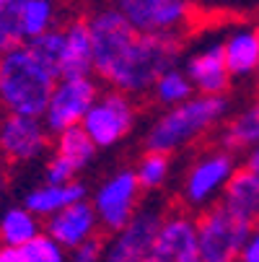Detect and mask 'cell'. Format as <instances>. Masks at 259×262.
Wrapping results in <instances>:
<instances>
[{"instance_id": "1", "label": "cell", "mask_w": 259, "mask_h": 262, "mask_svg": "<svg viewBox=\"0 0 259 262\" xmlns=\"http://www.w3.org/2000/svg\"><path fill=\"white\" fill-rule=\"evenodd\" d=\"M55 83L57 76L36 60L26 45L0 52V109L6 115L42 120Z\"/></svg>"}, {"instance_id": "2", "label": "cell", "mask_w": 259, "mask_h": 262, "mask_svg": "<svg viewBox=\"0 0 259 262\" xmlns=\"http://www.w3.org/2000/svg\"><path fill=\"white\" fill-rule=\"evenodd\" d=\"M228 106H231L228 96H202V94H195L179 106H169L145 133V151L171 156L181 148L202 140L218 125H223Z\"/></svg>"}, {"instance_id": "3", "label": "cell", "mask_w": 259, "mask_h": 262, "mask_svg": "<svg viewBox=\"0 0 259 262\" xmlns=\"http://www.w3.org/2000/svg\"><path fill=\"white\" fill-rule=\"evenodd\" d=\"M184 36H163V34H137L114 68L106 73L104 83L127 96L151 91L156 78L169 68L179 65Z\"/></svg>"}, {"instance_id": "4", "label": "cell", "mask_w": 259, "mask_h": 262, "mask_svg": "<svg viewBox=\"0 0 259 262\" xmlns=\"http://www.w3.org/2000/svg\"><path fill=\"white\" fill-rule=\"evenodd\" d=\"M251 226L226 205H210L197 218V249L202 262H239Z\"/></svg>"}, {"instance_id": "5", "label": "cell", "mask_w": 259, "mask_h": 262, "mask_svg": "<svg viewBox=\"0 0 259 262\" xmlns=\"http://www.w3.org/2000/svg\"><path fill=\"white\" fill-rule=\"evenodd\" d=\"M236 169V159L226 148H210V151L200 154L184 174L181 203L190 210H207L220 200Z\"/></svg>"}, {"instance_id": "6", "label": "cell", "mask_w": 259, "mask_h": 262, "mask_svg": "<svg viewBox=\"0 0 259 262\" xmlns=\"http://www.w3.org/2000/svg\"><path fill=\"white\" fill-rule=\"evenodd\" d=\"M137 34H163L184 36L195 24L190 0H109Z\"/></svg>"}, {"instance_id": "7", "label": "cell", "mask_w": 259, "mask_h": 262, "mask_svg": "<svg viewBox=\"0 0 259 262\" xmlns=\"http://www.w3.org/2000/svg\"><path fill=\"white\" fill-rule=\"evenodd\" d=\"M135 120H137V109L132 96L112 89L106 94H99V99L88 106L81 127L96 148H112L130 135Z\"/></svg>"}, {"instance_id": "8", "label": "cell", "mask_w": 259, "mask_h": 262, "mask_svg": "<svg viewBox=\"0 0 259 262\" xmlns=\"http://www.w3.org/2000/svg\"><path fill=\"white\" fill-rule=\"evenodd\" d=\"M99 99V86L91 76L81 78H57L50 104L42 115L50 135H60L70 127H78L86 117L88 106Z\"/></svg>"}, {"instance_id": "9", "label": "cell", "mask_w": 259, "mask_h": 262, "mask_svg": "<svg viewBox=\"0 0 259 262\" xmlns=\"http://www.w3.org/2000/svg\"><path fill=\"white\" fill-rule=\"evenodd\" d=\"M86 26H88V34H91L93 73L104 81L106 73L114 68V62L122 57V52L130 47V42L137 36V31L112 6L96 8L86 18Z\"/></svg>"}, {"instance_id": "10", "label": "cell", "mask_w": 259, "mask_h": 262, "mask_svg": "<svg viewBox=\"0 0 259 262\" xmlns=\"http://www.w3.org/2000/svg\"><path fill=\"white\" fill-rule=\"evenodd\" d=\"M140 184L132 169H120L112 177H106L93 195V210L99 218V226L109 234L127 226V221L137 213L140 203Z\"/></svg>"}, {"instance_id": "11", "label": "cell", "mask_w": 259, "mask_h": 262, "mask_svg": "<svg viewBox=\"0 0 259 262\" xmlns=\"http://www.w3.org/2000/svg\"><path fill=\"white\" fill-rule=\"evenodd\" d=\"M161 223H163V210L137 208V213L127 221V226L114 231L112 239L104 244L101 262H145L156 244Z\"/></svg>"}, {"instance_id": "12", "label": "cell", "mask_w": 259, "mask_h": 262, "mask_svg": "<svg viewBox=\"0 0 259 262\" xmlns=\"http://www.w3.org/2000/svg\"><path fill=\"white\" fill-rule=\"evenodd\" d=\"M50 130L39 117L3 115L0 117V154L8 164H31L47 156Z\"/></svg>"}, {"instance_id": "13", "label": "cell", "mask_w": 259, "mask_h": 262, "mask_svg": "<svg viewBox=\"0 0 259 262\" xmlns=\"http://www.w3.org/2000/svg\"><path fill=\"white\" fill-rule=\"evenodd\" d=\"M145 262H202L197 249V221L190 213L163 215L161 231Z\"/></svg>"}, {"instance_id": "14", "label": "cell", "mask_w": 259, "mask_h": 262, "mask_svg": "<svg viewBox=\"0 0 259 262\" xmlns=\"http://www.w3.org/2000/svg\"><path fill=\"white\" fill-rule=\"evenodd\" d=\"M181 70L192 81L195 94H202V96H226L231 86V73L226 68L223 45L220 42H210L202 50L192 52L184 60Z\"/></svg>"}, {"instance_id": "15", "label": "cell", "mask_w": 259, "mask_h": 262, "mask_svg": "<svg viewBox=\"0 0 259 262\" xmlns=\"http://www.w3.org/2000/svg\"><path fill=\"white\" fill-rule=\"evenodd\" d=\"M99 218H96V210L88 200H81L76 205H70L55 215H50L44 221L42 231L47 236H52L62 249H76L81 247L83 242L99 236Z\"/></svg>"}, {"instance_id": "16", "label": "cell", "mask_w": 259, "mask_h": 262, "mask_svg": "<svg viewBox=\"0 0 259 262\" xmlns=\"http://www.w3.org/2000/svg\"><path fill=\"white\" fill-rule=\"evenodd\" d=\"M218 203L226 205L241 221H246L251 229H259V174L249 171L246 166H239Z\"/></svg>"}, {"instance_id": "17", "label": "cell", "mask_w": 259, "mask_h": 262, "mask_svg": "<svg viewBox=\"0 0 259 262\" xmlns=\"http://www.w3.org/2000/svg\"><path fill=\"white\" fill-rule=\"evenodd\" d=\"M88 190L83 182H70V184H50L42 182L39 187H34L31 192H26L23 198V208L29 213H34L36 218H50L70 205H76L81 200H86Z\"/></svg>"}, {"instance_id": "18", "label": "cell", "mask_w": 259, "mask_h": 262, "mask_svg": "<svg viewBox=\"0 0 259 262\" xmlns=\"http://www.w3.org/2000/svg\"><path fill=\"white\" fill-rule=\"evenodd\" d=\"M220 45L231 78H246L259 70V26H236Z\"/></svg>"}, {"instance_id": "19", "label": "cell", "mask_w": 259, "mask_h": 262, "mask_svg": "<svg viewBox=\"0 0 259 262\" xmlns=\"http://www.w3.org/2000/svg\"><path fill=\"white\" fill-rule=\"evenodd\" d=\"M65 50L57 78H81L93 73V52H91V34L86 18L70 21L65 29Z\"/></svg>"}, {"instance_id": "20", "label": "cell", "mask_w": 259, "mask_h": 262, "mask_svg": "<svg viewBox=\"0 0 259 262\" xmlns=\"http://www.w3.org/2000/svg\"><path fill=\"white\" fill-rule=\"evenodd\" d=\"M220 148L226 151H249V148L259 145V99H254L249 106H244L239 115H233L223 130L218 135Z\"/></svg>"}, {"instance_id": "21", "label": "cell", "mask_w": 259, "mask_h": 262, "mask_svg": "<svg viewBox=\"0 0 259 262\" xmlns=\"http://www.w3.org/2000/svg\"><path fill=\"white\" fill-rule=\"evenodd\" d=\"M39 234H42V221L34 213H29L23 205H11L0 215V244L21 249Z\"/></svg>"}, {"instance_id": "22", "label": "cell", "mask_w": 259, "mask_h": 262, "mask_svg": "<svg viewBox=\"0 0 259 262\" xmlns=\"http://www.w3.org/2000/svg\"><path fill=\"white\" fill-rule=\"evenodd\" d=\"M96 156V145L91 143V138L83 133V127H70L65 133L57 135L55 140V159H60L62 164H67L73 171H83Z\"/></svg>"}, {"instance_id": "23", "label": "cell", "mask_w": 259, "mask_h": 262, "mask_svg": "<svg viewBox=\"0 0 259 262\" xmlns=\"http://www.w3.org/2000/svg\"><path fill=\"white\" fill-rule=\"evenodd\" d=\"M18 29L23 42L57 29V0H23L18 8Z\"/></svg>"}, {"instance_id": "24", "label": "cell", "mask_w": 259, "mask_h": 262, "mask_svg": "<svg viewBox=\"0 0 259 262\" xmlns=\"http://www.w3.org/2000/svg\"><path fill=\"white\" fill-rule=\"evenodd\" d=\"M151 94L161 106H179V104H184L187 99L195 96V86L187 78V73L176 65V68H169L166 73H161L156 78Z\"/></svg>"}, {"instance_id": "25", "label": "cell", "mask_w": 259, "mask_h": 262, "mask_svg": "<svg viewBox=\"0 0 259 262\" xmlns=\"http://www.w3.org/2000/svg\"><path fill=\"white\" fill-rule=\"evenodd\" d=\"M29 47V52L39 60L47 70H52L55 76L60 73V62H62V50H65V31L62 29H52V31H44L34 39L23 42Z\"/></svg>"}, {"instance_id": "26", "label": "cell", "mask_w": 259, "mask_h": 262, "mask_svg": "<svg viewBox=\"0 0 259 262\" xmlns=\"http://www.w3.org/2000/svg\"><path fill=\"white\" fill-rule=\"evenodd\" d=\"M137 177L140 190H161L171 174V156L156 154V151H145L137 166L132 169Z\"/></svg>"}, {"instance_id": "27", "label": "cell", "mask_w": 259, "mask_h": 262, "mask_svg": "<svg viewBox=\"0 0 259 262\" xmlns=\"http://www.w3.org/2000/svg\"><path fill=\"white\" fill-rule=\"evenodd\" d=\"M195 18H236L259 6V0H190Z\"/></svg>"}, {"instance_id": "28", "label": "cell", "mask_w": 259, "mask_h": 262, "mask_svg": "<svg viewBox=\"0 0 259 262\" xmlns=\"http://www.w3.org/2000/svg\"><path fill=\"white\" fill-rule=\"evenodd\" d=\"M21 252H23V262H67V249H62L44 231L34 236L29 244H23Z\"/></svg>"}, {"instance_id": "29", "label": "cell", "mask_w": 259, "mask_h": 262, "mask_svg": "<svg viewBox=\"0 0 259 262\" xmlns=\"http://www.w3.org/2000/svg\"><path fill=\"white\" fill-rule=\"evenodd\" d=\"M101 254H104V242H101V236H93V239L83 242L81 247L70 249L67 262H101Z\"/></svg>"}, {"instance_id": "30", "label": "cell", "mask_w": 259, "mask_h": 262, "mask_svg": "<svg viewBox=\"0 0 259 262\" xmlns=\"http://www.w3.org/2000/svg\"><path fill=\"white\" fill-rule=\"evenodd\" d=\"M239 262H259V229H251V234L239 254Z\"/></svg>"}, {"instance_id": "31", "label": "cell", "mask_w": 259, "mask_h": 262, "mask_svg": "<svg viewBox=\"0 0 259 262\" xmlns=\"http://www.w3.org/2000/svg\"><path fill=\"white\" fill-rule=\"evenodd\" d=\"M0 262H23V252L18 247L0 244Z\"/></svg>"}, {"instance_id": "32", "label": "cell", "mask_w": 259, "mask_h": 262, "mask_svg": "<svg viewBox=\"0 0 259 262\" xmlns=\"http://www.w3.org/2000/svg\"><path fill=\"white\" fill-rule=\"evenodd\" d=\"M244 166H246L249 171H254V174H259V145H254V148H249V151H246V159H244Z\"/></svg>"}, {"instance_id": "33", "label": "cell", "mask_w": 259, "mask_h": 262, "mask_svg": "<svg viewBox=\"0 0 259 262\" xmlns=\"http://www.w3.org/2000/svg\"><path fill=\"white\" fill-rule=\"evenodd\" d=\"M6 184H8V161L0 154V192L6 190Z\"/></svg>"}, {"instance_id": "34", "label": "cell", "mask_w": 259, "mask_h": 262, "mask_svg": "<svg viewBox=\"0 0 259 262\" xmlns=\"http://www.w3.org/2000/svg\"><path fill=\"white\" fill-rule=\"evenodd\" d=\"M21 3H23V0H0V13H6V11H18Z\"/></svg>"}, {"instance_id": "35", "label": "cell", "mask_w": 259, "mask_h": 262, "mask_svg": "<svg viewBox=\"0 0 259 262\" xmlns=\"http://www.w3.org/2000/svg\"><path fill=\"white\" fill-rule=\"evenodd\" d=\"M0 52H3V47H0Z\"/></svg>"}]
</instances>
